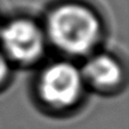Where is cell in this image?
Returning <instances> with one entry per match:
<instances>
[{"label":"cell","mask_w":129,"mask_h":129,"mask_svg":"<svg viewBox=\"0 0 129 129\" xmlns=\"http://www.w3.org/2000/svg\"><path fill=\"white\" fill-rule=\"evenodd\" d=\"M85 83L99 90H109L120 84L123 72L121 64L112 56L98 54L90 57L81 69Z\"/></svg>","instance_id":"obj_4"},{"label":"cell","mask_w":129,"mask_h":129,"mask_svg":"<svg viewBox=\"0 0 129 129\" xmlns=\"http://www.w3.org/2000/svg\"><path fill=\"white\" fill-rule=\"evenodd\" d=\"M85 80L81 71L71 62H54L41 73L37 88L41 99L54 109H66L79 101Z\"/></svg>","instance_id":"obj_2"},{"label":"cell","mask_w":129,"mask_h":129,"mask_svg":"<svg viewBox=\"0 0 129 129\" xmlns=\"http://www.w3.org/2000/svg\"><path fill=\"white\" fill-rule=\"evenodd\" d=\"M0 29H1V24H0Z\"/></svg>","instance_id":"obj_6"},{"label":"cell","mask_w":129,"mask_h":129,"mask_svg":"<svg viewBox=\"0 0 129 129\" xmlns=\"http://www.w3.org/2000/svg\"><path fill=\"white\" fill-rule=\"evenodd\" d=\"M10 72V66H9V60L6 59V56L4 54L0 53V84H3L6 80L7 75Z\"/></svg>","instance_id":"obj_5"},{"label":"cell","mask_w":129,"mask_h":129,"mask_svg":"<svg viewBox=\"0 0 129 129\" xmlns=\"http://www.w3.org/2000/svg\"><path fill=\"white\" fill-rule=\"evenodd\" d=\"M97 14L80 4H63L53 10L47 20V35L54 46L69 55H85L101 37Z\"/></svg>","instance_id":"obj_1"},{"label":"cell","mask_w":129,"mask_h":129,"mask_svg":"<svg viewBox=\"0 0 129 129\" xmlns=\"http://www.w3.org/2000/svg\"><path fill=\"white\" fill-rule=\"evenodd\" d=\"M0 42L6 59L20 64L37 61L44 50V34L29 19H16L1 28Z\"/></svg>","instance_id":"obj_3"}]
</instances>
